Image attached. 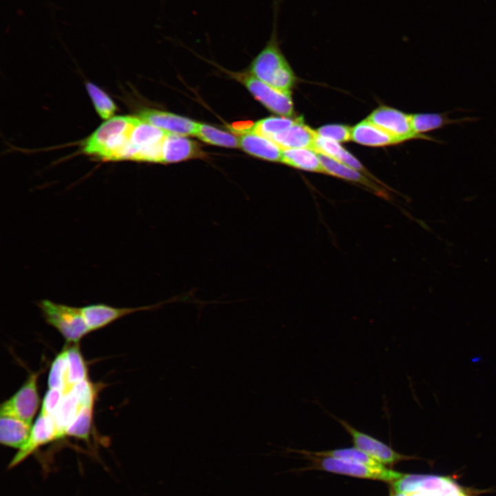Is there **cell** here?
<instances>
[{
    "instance_id": "1",
    "label": "cell",
    "mask_w": 496,
    "mask_h": 496,
    "mask_svg": "<svg viewBox=\"0 0 496 496\" xmlns=\"http://www.w3.org/2000/svg\"><path fill=\"white\" fill-rule=\"evenodd\" d=\"M140 121L138 117L129 116L110 118L84 141L82 152L103 161H132L131 135Z\"/></svg>"
},
{
    "instance_id": "2",
    "label": "cell",
    "mask_w": 496,
    "mask_h": 496,
    "mask_svg": "<svg viewBox=\"0 0 496 496\" xmlns=\"http://www.w3.org/2000/svg\"><path fill=\"white\" fill-rule=\"evenodd\" d=\"M280 0H273V21L270 38L254 59L251 75L278 90L291 92L295 84L294 73L282 54L278 39V13Z\"/></svg>"
},
{
    "instance_id": "3",
    "label": "cell",
    "mask_w": 496,
    "mask_h": 496,
    "mask_svg": "<svg viewBox=\"0 0 496 496\" xmlns=\"http://www.w3.org/2000/svg\"><path fill=\"white\" fill-rule=\"evenodd\" d=\"M37 305L45 322L55 328L67 342L77 343L90 332L81 307L41 300Z\"/></svg>"
},
{
    "instance_id": "4",
    "label": "cell",
    "mask_w": 496,
    "mask_h": 496,
    "mask_svg": "<svg viewBox=\"0 0 496 496\" xmlns=\"http://www.w3.org/2000/svg\"><path fill=\"white\" fill-rule=\"evenodd\" d=\"M301 455L308 459H311L316 465V468L335 474L390 483L398 480L404 475L402 473L389 469L385 466L373 467L335 457H318L309 454Z\"/></svg>"
},
{
    "instance_id": "5",
    "label": "cell",
    "mask_w": 496,
    "mask_h": 496,
    "mask_svg": "<svg viewBox=\"0 0 496 496\" xmlns=\"http://www.w3.org/2000/svg\"><path fill=\"white\" fill-rule=\"evenodd\" d=\"M168 134L141 120L131 135L132 161L162 163L163 142Z\"/></svg>"
},
{
    "instance_id": "6",
    "label": "cell",
    "mask_w": 496,
    "mask_h": 496,
    "mask_svg": "<svg viewBox=\"0 0 496 496\" xmlns=\"http://www.w3.org/2000/svg\"><path fill=\"white\" fill-rule=\"evenodd\" d=\"M330 416L337 421L350 435L355 447L366 453L382 464L391 466L401 461L414 458V457L400 453L381 440L358 430L347 421L332 414H330Z\"/></svg>"
},
{
    "instance_id": "7",
    "label": "cell",
    "mask_w": 496,
    "mask_h": 496,
    "mask_svg": "<svg viewBox=\"0 0 496 496\" xmlns=\"http://www.w3.org/2000/svg\"><path fill=\"white\" fill-rule=\"evenodd\" d=\"M39 374V371L31 373L20 389L1 404L0 415H11L32 425L40 404L37 387Z\"/></svg>"
},
{
    "instance_id": "8",
    "label": "cell",
    "mask_w": 496,
    "mask_h": 496,
    "mask_svg": "<svg viewBox=\"0 0 496 496\" xmlns=\"http://www.w3.org/2000/svg\"><path fill=\"white\" fill-rule=\"evenodd\" d=\"M242 77V82L247 90L269 110L282 116H293L294 109L291 92L274 88L253 75Z\"/></svg>"
},
{
    "instance_id": "9",
    "label": "cell",
    "mask_w": 496,
    "mask_h": 496,
    "mask_svg": "<svg viewBox=\"0 0 496 496\" xmlns=\"http://www.w3.org/2000/svg\"><path fill=\"white\" fill-rule=\"evenodd\" d=\"M366 119L397 137L402 143L415 138L435 141L428 136L417 135L412 127L411 114L392 107H379L373 111Z\"/></svg>"
},
{
    "instance_id": "10",
    "label": "cell",
    "mask_w": 496,
    "mask_h": 496,
    "mask_svg": "<svg viewBox=\"0 0 496 496\" xmlns=\"http://www.w3.org/2000/svg\"><path fill=\"white\" fill-rule=\"evenodd\" d=\"M59 439L60 435L54 417L40 412L32 425L28 440L14 455L8 464V468L19 464L39 447Z\"/></svg>"
},
{
    "instance_id": "11",
    "label": "cell",
    "mask_w": 496,
    "mask_h": 496,
    "mask_svg": "<svg viewBox=\"0 0 496 496\" xmlns=\"http://www.w3.org/2000/svg\"><path fill=\"white\" fill-rule=\"evenodd\" d=\"M163 302L139 307H114L105 304H92L81 307L83 317L90 331L101 329L127 315L140 311L158 308Z\"/></svg>"
},
{
    "instance_id": "12",
    "label": "cell",
    "mask_w": 496,
    "mask_h": 496,
    "mask_svg": "<svg viewBox=\"0 0 496 496\" xmlns=\"http://www.w3.org/2000/svg\"><path fill=\"white\" fill-rule=\"evenodd\" d=\"M137 117L170 134L180 136H196L198 125V123L185 117L156 110H143Z\"/></svg>"
},
{
    "instance_id": "13",
    "label": "cell",
    "mask_w": 496,
    "mask_h": 496,
    "mask_svg": "<svg viewBox=\"0 0 496 496\" xmlns=\"http://www.w3.org/2000/svg\"><path fill=\"white\" fill-rule=\"evenodd\" d=\"M411 491L408 496H468L452 479L435 475L414 474Z\"/></svg>"
},
{
    "instance_id": "14",
    "label": "cell",
    "mask_w": 496,
    "mask_h": 496,
    "mask_svg": "<svg viewBox=\"0 0 496 496\" xmlns=\"http://www.w3.org/2000/svg\"><path fill=\"white\" fill-rule=\"evenodd\" d=\"M318 155L326 174L358 183L367 187L371 192L382 198L386 199L390 198V196L386 190V187L380 185L378 183L353 168L345 165L327 156L320 154H318Z\"/></svg>"
},
{
    "instance_id": "15",
    "label": "cell",
    "mask_w": 496,
    "mask_h": 496,
    "mask_svg": "<svg viewBox=\"0 0 496 496\" xmlns=\"http://www.w3.org/2000/svg\"><path fill=\"white\" fill-rule=\"evenodd\" d=\"M202 156L198 144L185 136L169 133L164 140L162 163L180 162Z\"/></svg>"
},
{
    "instance_id": "16",
    "label": "cell",
    "mask_w": 496,
    "mask_h": 496,
    "mask_svg": "<svg viewBox=\"0 0 496 496\" xmlns=\"http://www.w3.org/2000/svg\"><path fill=\"white\" fill-rule=\"evenodd\" d=\"M238 139L240 147L250 155L269 161L281 162L282 149L271 139L251 130L242 133Z\"/></svg>"
},
{
    "instance_id": "17",
    "label": "cell",
    "mask_w": 496,
    "mask_h": 496,
    "mask_svg": "<svg viewBox=\"0 0 496 496\" xmlns=\"http://www.w3.org/2000/svg\"><path fill=\"white\" fill-rule=\"evenodd\" d=\"M318 134L305 125L302 117L289 129L273 135L269 139L282 149L290 148H309L313 149Z\"/></svg>"
},
{
    "instance_id": "18",
    "label": "cell",
    "mask_w": 496,
    "mask_h": 496,
    "mask_svg": "<svg viewBox=\"0 0 496 496\" xmlns=\"http://www.w3.org/2000/svg\"><path fill=\"white\" fill-rule=\"evenodd\" d=\"M32 425L8 415H0V442L6 446L17 448L28 440Z\"/></svg>"
},
{
    "instance_id": "19",
    "label": "cell",
    "mask_w": 496,
    "mask_h": 496,
    "mask_svg": "<svg viewBox=\"0 0 496 496\" xmlns=\"http://www.w3.org/2000/svg\"><path fill=\"white\" fill-rule=\"evenodd\" d=\"M351 141L367 146H386L402 141L366 118L352 127Z\"/></svg>"
},
{
    "instance_id": "20",
    "label": "cell",
    "mask_w": 496,
    "mask_h": 496,
    "mask_svg": "<svg viewBox=\"0 0 496 496\" xmlns=\"http://www.w3.org/2000/svg\"><path fill=\"white\" fill-rule=\"evenodd\" d=\"M281 163L301 170L325 174L318 154L311 149H284Z\"/></svg>"
},
{
    "instance_id": "21",
    "label": "cell",
    "mask_w": 496,
    "mask_h": 496,
    "mask_svg": "<svg viewBox=\"0 0 496 496\" xmlns=\"http://www.w3.org/2000/svg\"><path fill=\"white\" fill-rule=\"evenodd\" d=\"M81 407L82 406L73 393L68 391L64 394L53 415L60 438L65 437V430L75 419Z\"/></svg>"
},
{
    "instance_id": "22",
    "label": "cell",
    "mask_w": 496,
    "mask_h": 496,
    "mask_svg": "<svg viewBox=\"0 0 496 496\" xmlns=\"http://www.w3.org/2000/svg\"><path fill=\"white\" fill-rule=\"evenodd\" d=\"M66 351L68 361L67 393L74 384L87 379V369L77 343L67 348Z\"/></svg>"
},
{
    "instance_id": "23",
    "label": "cell",
    "mask_w": 496,
    "mask_h": 496,
    "mask_svg": "<svg viewBox=\"0 0 496 496\" xmlns=\"http://www.w3.org/2000/svg\"><path fill=\"white\" fill-rule=\"evenodd\" d=\"M411 121L413 132L422 136H427L424 134L426 132L458 122L457 120L450 119L445 114L439 113L411 114Z\"/></svg>"
},
{
    "instance_id": "24",
    "label": "cell",
    "mask_w": 496,
    "mask_h": 496,
    "mask_svg": "<svg viewBox=\"0 0 496 496\" xmlns=\"http://www.w3.org/2000/svg\"><path fill=\"white\" fill-rule=\"evenodd\" d=\"M301 117L269 116L258 121L254 124L251 130L258 135L270 138L273 135L291 127Z\"/></svg>"
},
{
    "instance_id": "25",
    "label": "cell",
    "mask_w": 496,
    "mask_h": 496,
    "mask_svg": "<svg viewBox=\"0 0 496 496\" xmlns=\"http://www.w3.org/2000/svg\"><path fill=\"white\" fill-rule=\"evenodd\" d=\"M196 136L209 144L234 148L240 147L239 139L236 136L206 124L198 123Z\"/></svg>"
},
{
    "instance_id": "26",
    "label": "cell",
    "mask_w": 496,
    "mask_h": 496,
    "mask_svg": "<svg viewBox=\"0 0 496 496\" xmlns=\"http://www.w3.org/2000/svg\"><path fill=\"white\" fill-rule=\"evenodd\" d=\"M93 410V406H83L75 419L65 430V437L70 436L87 440L92 428Z\"/></svg>"
},
{
    "instance_id": "27",
    "label": "cell",
    "mask_w": 496,
    "mask_h": 496,
    "mask_svg": "<svg viewBox=\"0 0 496 496\" xmlns=\"http://www.w3.org/2000/svg\"><path fill=\"white\" fill-rule=\"evenodd\" d=\"M67 351L60 352L52 362L48 375L49 389H56L66 393Z\"/></svg>"
},
{
    "instance_id": "28",
    "label": "cell",
    "mask_w": 496,
    "mask_h": 496,
    "mask_svg": "<svg viewBox=\"0 0 496 496\" xmlns=\"http://www.w3.org/2000/svg\"><path fill=\"white\" fill-rule=\"evenodd\" d=\"M86 89L99 115L103 119L111 118L114 114L116 107L109 96L90 82L86 83Z\"/></svg>"
},
{
    "instance_id": "29",
    "label": "cell",
    "mask_w": 496,
    "mask_h": 496,
    "mask_svg": "<svg viewBox=\"0 0 496 496\" xmlns=\"http://www.w3.org/2000/svg\"><path fill=\"white\" fill-rule=\"evenodd\" d=\"M352 127L340 124L323 125L316 130L318 135L338 143L347 142L351 140Z\"/></svg>"
},
{
    "instance_id": "30",
    "label": "cell",
    "mask_w": 496,
    "mask_h": 496,
    "mask_svg": "<svg viewBox=\"0 0 496 496\" xmlns=\"http://www.w3.org/2000/svg\"><path fill=\"white\" fill-rule=\"evenodd\" d=\"M69 391L76 396L82 406H94L95 389L88 378L74 384Z\"/></svg>"
},
{
    "instance_id": "31",
    "label": "cell",
    "mask_w": 496,
    "mask_h": 496,
    "mask_svg": "<svg viewBox=\"0 0 496 496\" xmlns=\"http://www.w3.org/2000/svg\"><path fill=\"white\" fill-rule=\"evenodd\" d=\"M64 394L61 390L49 389L43 400L41 413L53 416Z\"/></svg>"
}]
</instances>
